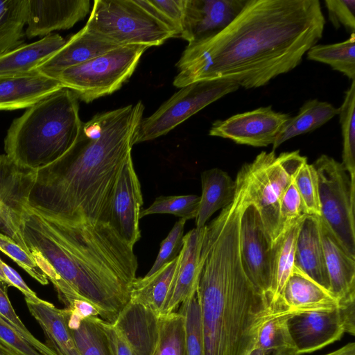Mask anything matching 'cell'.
<instances>
[{
  "label": "cell",
  "mask_w": 355,
  "mask_h": 355,
  "mask_svg": "<svg viewBox=\"0 0 355 355\" xmlns=\"http://www.w3.org/2000/svg\"><path fill=\"white\" fill-rule=\"evenodd\" d=\"M324 24L318 0H247L223 31L187 45L173 85L224 80L245 89L262 87L300 64Z\"/></svg>",
  "instance_id": "obj_1"
},
{
  "label": "cell",
  "mask_w": 355,
  "mask_h": 355,
  "mask_svg": "<svg viewBox=\"0 0 355 355\" xmlns=\"http://www.w3.org/2000/svg\"><path fill=\"white\" fill-rule=\"evenodd\" d=\"M144 111L138 101L83 122L72 147L36 171L28 207L61 222L108 223L112 189L131 154Z\"/></svg>",
  "instance_id": "obj_2"
},
{
  "label": "cell",
  "mask_w": 355,
  "mask_h": 355,
  "mask_svg": "<svg viewBox=\"0 0 355 355\" xmlns=\"http://www.w3.org/2000/svg\"><path fill=\"white\" fill-rule=\"evenodd\" d=\"M23 239L48 279L58 276L112 323L130 300L137 260L107 223H64L28 207Z\"/></svg>",
  "instance_id": "obj_3"
},
{
  "label": "cell",
  "mask_w": 355,
  "mask_h": 355,
  "mask_svg": "<svg viewBox=\"0 0 355 355\" xmlns=\"http://www.w3.org/2000/svg\"><path fill=\"white\" fill-rule=\"evenodd\" d=\"M243 208L232 203L205 227L198 300L205 355H248L273 312L245 273L240 255Z\"/></svg>",
  "instance_id": "obj_4"
},
{
  "label": "cell",
  "mask_w": 355,
  "mask_h": 355,
  "mask_svg": "<svg viewBox=\"0 0 355 355\" xmlns=\"http://www.w3.org/2000/svg\"><path fill=\"white\" fill-rule=\"evenodd\" d=\"M82 123L78 98L63 87L13 120L4 139L6 155L21 166L37 171L72 147Z\"/></svg>",
  "instance_id": "obj_5"
},
{
  "label": "cell",
  "mask_w": 355,
  "mask_h": 355,
  "mask_svg": "<svg viewBox=\"0 0 355 355\" xmlns=\"http://www.w3.org/2000/svg\"><path fill=\"white\" fill-rule=\"evenodd\" d=\"M307 162L299 150L276 155L275 151L259 153L240 169L245 198L255 206L272 243L280 234L281 197L300 168Z\"/></svg>",
  "instance_id": "obj_6"
},
{
  "label": "cell",
  "mask_w": 355,
  "mask_h": 355,
  "mask_svg": "<svg viewBox=\"0 0 355 355\" xmlns=\"http://www.w3.org/2000/svg\"><path fill=\"white\" fill-rule=\"evenodd\" d=\"M84 28L116 46H159L174 33L136 0H96Z\"/></svg>",
  "instance_id": "obj_7"
},
{
  "label": "cell",
  "mask_w": 355,
  "mask_h": 355,
  "mask_svg": "<svg viewBox=\"0 0 355 355\" xmlns=\"http://www.w3.org/2000/svg\"><path fill=\"white\" fill-rule=\"evenodd\" d=\"M146 46H119L68 68L54 78L78 100L90 103L121 87L132 75Z\"/></svg>",
  "instance_id": "obj_8"
},
{
  "label": "cell",
  "mask_w": 355,
  "mask_h": 355,
  "mask_svg": "<svg viewBox=\"0 0 355 355\" xmlns=\"http://www.w3.org/2000/svg\"><path fill=\"white\" fill-rule=\"evenodd\" d=\"M320 216L344 250L355 259V182L341 162L322 155L313 164Z\"/></svg>",
  "instance_id": "obj_9"
},
{
  "label": "cell",
  "mask_w": 355,
  "mask_h": 355,
  "mask_svg": "<svg viewBox=\"0 0 355 355\" xmlns=\"http://www.w3.org/2000/svg\"><path fill=\"white\" fill-rule=\"evenodd\" d=\"M239 88L224 80H203L180 88L153 114L142 119L133 145L166 135L209 104Z\"/></svg>",
  "instance_id": "obj_10"
},
{
  "label": "cell",
  "mask_w": 355,
  "mask_h": 355,
  "mask_svg": "<svg viewBox=\"0 0 355 355\" xmlns=\"http://www.w3.org/2000/svg\"><path fill=\"white\" fill-rule=\"evenodd\" d=\"M36 171L21 166L6 154L0 155V234L30 254L21 227Z\"/></svg>",
  "instance_id": "obj_11"
},
{
  "label": "cell",
  "mask_w": 355,
  "mask_h": 355,
  "mask_svg": "<svg viewBox=\"0 0 355 355\" xmlns=\"http://www.w3.org/2000/svg\"><path fill=\"white\" fill-rule=\"evenodd\" d=\"M239 238L244 270L268 300L272 286V241L258 210L248 201L240 218Z\"/></svg>",
  "instance_id": "obj_12"
},
{
  "label": "cell",
  "mask_w": 355,
  "mask_h": 355,
  "mask_svg": "<svg viewBox=\"0 0 355 355\" xmlns=\"http://www.w3.org/2000/svg\"><path fill=\"white\" fill-rule=\"evenodd\" d=\"M290 117L288 114L275 111L271 106L259 107L214 121L209 135L228 139L238 144L268 146L274 144Z\"/></svg>",
  "instance_id": "obj_13"
},
{
  "label": "cell",
  "mask_w": 355,
  "mask_h": 355,
  "mask_svg": "<svg viewBox=\"0 0 355 355\" xmlns=\"http://www.w3.org/2000/svg\"><path fill=\"white\" fill-rule=\"evenodd\" d=\"M142 204L141 185L130 154L118 173L112 189L107 223L132 247L141 238L139 221Z\"/></svg>",
  "instance_id": "obj_14"
},
{
  "label": "cell",
  "mask_w": 355,
  "mask_h": 355,
  "mask_svg": "<svg viewBox=\"0 0 355 355\" xmlns=\"http://www.w3.org/2000/svg\"><path fill=\"white\" fill-rule=\"evenodd\" d=\"M247 0H185L180 37L193 44L223 31Z\"/></svg>",
  "instance_id": "obj_15"
},
{
  "label": "cell",
  "mask_w": 355,
  "mask_h": 355,
  "mask_svg": "<svg viewBox=\"0 0 355 355\" xmlns=\"http://www.w3.org/2000/svg\"><path fill=\"white\" fill-rule=\"evenodd\" d=\"M288 327L297 355L321 349L345 333L338 307L291 315Z\"/></svg>",
  "instance_id": "obj_16"
},
{
  "label": "cell",
  "mask_w": 355,
  "mask_h": 355,
  "mask_svg": "<svg viewBox=\"0 0 355 355\" xmlns=\"http://www.w3.org/2000/svg\"><path fill=\"white\" fill-rule=\"evenodd\" d=\"M25 35L46 36L54 31L73 27L87 15L89 0H27Z\"/></svg>",
  "instance_id": "obj_17"
},
{
  "label": "cell",
  "mask_w": 355,
  "mask_h": 355,
  "mask_svg": "<svg viewBox=\"0 0 355 355\" xmlns=\"http://www.w3.org/2000/svg\"><path fill=\"white\" fill-rule=\"evenodd\" d=\"M159 314L130 300L112 324L133 355H153L159 339Z\"/></svg>",
  "instance_id": "obj_18"
},
{
  "label": "cell",
  "mask_w": 355,
  "mask_h": 355,
  "mask_svg": "<svg viewBox=\"0 0 355 355\" xmlns=\"http://www.w3.org/2000/svg\"><path fill=\"white\" fill-rule=\"evenodd\" d=\"M205 227H196L183 236L175 281L162 315L175 311L183 302L196 294L202 270L200 255Z\"/></svg>",
  "instance_id": "obj_19"
},
{
  "label": "cell",
  "mask_w": 355,
  "mask_h": 355,
  "mask_svg": "<svg viewBox=\"0 0 355 355\" xmlns=\"http://www.w3.org/2000/svg\"><path fill=\"white\" fill-rule=\"evenodd\" d=\"M63 88L60 83L37 70L0 77V110L28 108Z\"/></svg>",
  "instance_id": "obj_20"
},
{
  "label": "cell",
  "mask_w": 355,
  "mask_h": 355,
  "mask_svg": "<svg viewBox=\"0 0 355 355\" xmlns=\"http://www.w3.org/2000/svg\"><path fill=\"white\" fill-rule=\"evenodd\" d=\"M119 46L88 32L83 27L35 70L54 78L68 68L85 62Z\"/></svg>",
  "instance_id": "obj_21"
},
{
  "label": "cell",
  "mask_w": 355,
  "mask_h": 355,
  "mask_svg": "<svg viewBox=\"0 0 355 355\" xmlns=\"http://www.w3.org/2000/svg\"><path fill=\"white\" fill-rule=\"evenodd\" d=\"M318 218L329 291L338 300V305L355 300V259L344 250L329 229Z\"/></svg>",
  "instance_id": "obj_22"
},
{
  "label": "cell",
  "mask_w": 355,
  "mask_h": 355,
  "mask_svg": "<svg viewBox=\"0 0 355 355\" xmlns=\"http://www.w3.org/2000/svg\"><path fill=\"white\" fill-rule=\"evenodd\" d=\"M294 267L329 291L318 216L307 215L301 223L295 245Z\"/></svg>",
  "instance_id": "obj_23"
},
{
  "label": "cell",
  "mask_w": 355,
  "mask_h": 355,
  "mask_svg": "<svg viewBox=\"0 0 355 355\" xmlns=\"http://www.w3.org/2000/svg\"><path fill=\"white\" fill-rule=\"evenodd\" d=\"M284 311L291 315L338 307V301L328 290L293 267L282 294Z\"/></svg>",
  "instance_id": "obj_24"
},
{
  "label": "cell",
  "mask_w": 355,
  "mask_h": 355,
  "mask_svg": "<svg viewBox=\"0 0 355 355\" xmlns=\"http://www.w3.org/2000/svg\"><path fill=\"white\" fill-rule=\"evenodd\" d=\"M25 301L29 312L43 331L46 345L57 355H80L68 325L65 309H60L39 297Z\"/></svg>",
  "instance_id": "obj_25"
},
{
  "label": "cell",
  "mask_w": 355,
  "mask_h": 355,
  "mask_svg": "<svg viewBox=\"0 0 355 355\" xmlns=\"http://www.w3.org/2000/svg\"><path fill=\"white\" fill-rule=\"evenodd\" d=\"M302 221L280 234L272 243V286L268 302L273 313L284 311L282 294L293 270L296 241Z\"/></svg>",
  "instance_id": "obj_26"
},
{
  "label": "cell",
  "mask_w": 355,
  "mask_h": 355,
  "mask_svg": "<svg viewBox=\"0 0 355 355\" xmlns=\"http://www.w3.org/2000/svg\"><path fill=\"white\" fill-rule=\"evenodd\" d=\"M179 261L180 254L155 272L136 277L130 286V300L142 304L161 315L173 286Z\"/></svg>",
  "instance_id": "obj_27"
},
{
  "label": "cell",
  "mask_w": 355,
  "mask_h": 355,
  "mask_svg": "<svg viewBox=\"0 0 355 355\" xmlns=\"http://www.w3.org/2000/svg\"><path fill=\"white\" fill-rule=\"evenodd\" d=\"M65 42L60 35L50 34L0 55V77L35 70Z\"/></svg>",
  "instance_id": "obj_28"
},
{
  "label": "cell",
  "mask_w": 355,
  "mask_h": 355,
  "mask_svg": "<svg viewBox=\"0 0 355 355\" xmlns=\"http://www.w3.org/2000/svg\"><path fill=\"white\" fill-rule=\"evenodd\" d=\"M202 194L197 217L196 228H202L218 210L224 209L234 200L236 182L224 171L214 168L201 173Z\"/></svg>",
  "instance_id": "obj_29"
},
{
  "label": "cell",
  "mask_w": 355,
  "mask_h": 355,
  "mask_svg": "<svg viewBox=\"0 0 355 355\" xmlns=\"http://www.w3.org/2000/svg\"><path fill=\"white\" fill-rule=\"evenodd\" d=\"M337 114L338 108L329 103L318 99L306 101L297 114L287 121L272 144V151L293 137L316 130Z\"/></svg>",
  "instance_id": "obj_30"
},
{
  "label": "cell",
  "mask_w": 355,
  "mask_h": 355,
  "mask_svg": "<svg viewBox=\"0 0 355 355\" xmlns=\"http://www.w3.org/2000/svg\"><path fill=\"white\" fill-rule=\"evenodd\" d=\"M68 325L80 355H113L102 318L92 316L81 318L66 309Z\"/></svg>",
  "instance_id": "obj_31"
},
{
  "label": "cell",
  "mask_w": 355,
  "mask_h": 355,
  "mask_svg": "<svg viewBox=\"0 0 355 355\" xmlns=\"http://www.w3.org/2000/svg\"><path fill=\"white\" fill-rule=\"evenodd\" d=\"M27 0H0V55L24 44Z\"/></svg>",
  "instance_id": "obj_32"
},
{
  "label": "cell",
  "mask_w": 355,
  "mask_h": 355,
  "mask_svg": "<svg viewBox=\"0 0 355 355\" xmlns=\"http://www.w3.org/2000/svg\"><path fill=\"white\" fill-rule=\"evenodd\" d=\"M291 315L286 311L269 315L257 331L254 348L260 349L267 354L288 352L297 355L288 327Z\"/></svg>",
  "instance_id": "obj_33"
},
{
  "label": "cell",
  "mask_w": 355,
  "mask_h": 355,
  "mask_svg": "<svg viewBox=\"0 0 355 355\" xmlns=\"http://www.w3.org/2000/svg\"><path fill=\"white\" fill-rule=\"evenodd\" d=\"M307 58L327 64L352 80H355V33L341 42L313 46L307 51Z\"/></svg>",
  "instance_id": "obj_34"
},
{
  "label": "cell",
  "mask_w": 355,
  "mask_h": 355,
  "mask_svg": "<svg viewBox=\"0 0 355 355\" xmlns=\"http://www.w3.org/2000/svg\"><path fill=\"white\" fill-rule=\"evenodd\" d=\"M343 136V165L355 182V80L345 92L338 108Z\"/></svg>",
  "instance_id": "obj_35"
},
{
  "label": "cell",
  "mask_w": 355,
  "mask_h": 355,
  "mask_svg": "<svg viewBox=\"0 0 355 355\" xmlns=\"http://www.w3.org/2000/svg\"><path fill=\"white\" fill-rule=\"evenodd\" d=\"M153 355H187L184 318L179 311L160 315L159 339Z\"/></svg>",
  "instance_id": "obj_36"
},
{
  "label": "cell",
  "mask_w": 355,
  "mask_h": 355,
  "mask_svg": "<svg viewBox=\"0 0 355 355\" xmlns=\"http://www.w3.org/2000/svg\"><path fill=\"white\" fill-rule=\"evenodd\" d=\"M179 312L184 318L187 355H205L200 309L196 294L181 304Z\"/></svg>",
  "instance_id": "obj_37"
},
{
  "label": "cell",
  "mask_w": 355,
  "mask_h": 355,
  "mask_svg": "<svg viewBox=\"0 0 355 355\" xmlns=\"http://www.w3.org/2000/svg\"><path fill=\"white\" fill-rule=\"evenodd\" d=\"M200 196L196 195L159 196L146 209L141 211L140 218L155 214H169L180 218H196Z\"/></svg>",
  "instance_id": "obj_38"
},
{
  "label": "cell",
  "mask_w": 355,
  "mask_h": 355,
  "mask_svg": "<svg viewBox=\"0 0 355 355\" xmlns=\"http://www.w3.org/2000/svg\"><path fill=\"white\" fill-rule=\"evenodd\" d=\"M157 19L180 37L184 17L185 0H136Z\"/></svg>",
  "instance_id": "obj_39"
},
{
  "label": "cell",
  "mask_w": 355,
  "mask_h": 355,
  "mask_svg": "<svg viewBox=\"0 0 355 355\" xmlns=\"http://www.w3.org/2000/svg\"><path fill=\"white\" fill-rule=\"evenodd\" d=\"M307 215H309L307 209L293 180L280 199V234L302 221Z\"/></svg>",
  "instance_id": "obj_40"
},
{
  "label": "cell",
  "mask_w": 355,
  "mask_h": 355,
  "mask_svg": "<svg viewBox=\"0 0 355 355\" xmlns=\"http://www.w3.org/2000/svg\"><path fill=\"white\" fill-rule=\"evenodd\" d=\"M293 180L309 214L320 216L318 175L313 164L305 162L295 174Z\"/></svg>",
  "instance_id": "obj_41"
},
{
  "label": "cell",
  "mask_w": 355,
  "mask_h": 355,
  "mask_svg": "<svg viewBox=\"0 0 355 355\" xmlns=\"http://www.w3.org/2000/svg\"><path fill=\"white\" fill-rule=\"evenodd\" d=\"M0 251L15 261L40 284H48L49 279L46 274L36 263L33 256L27 253L10 237L1 234H0Z\"/></svg>",
  "instance_id": "obj_42"
},
{
  "label": "cell",
  "mask_w": 355,
  "mask_h": 355,
  "mask_svg": "<svg viewBox=\"0 0 355 355\" xmlns=\"http://www.w3.org/2000/svg\"><path fill=\"white\" fill-rule=\"evenodd\" d=\"M186 220L180 218L173 225L167 236L162 241L156 259L146 275H150L164 265L174 260L183 245L184 228Z\"/></svg>",
  "instance_id": "obj_43"
},
{
  "label": "cell",
  "mask_w": 355,
  "mask_h": 355,
  "mask_svg": "<svg viewBox=\"0 0 355 355\" xmlns=\"http://www.w3.org/2000/svg\"><path fill=\"white\" fill-rule=\"evenodd\" d=\"M0 344L19 355H43L31 341L1 316Z\"/></svg>",
  "instance_id": "obj_44"
},
{
  "label": "cell",
  "mask_w": 355,
  "mask_h": 355,
  "mask_svg": "<svg viewBox=\"0 0 355 355\" xmlns=\"http://www.w3.org/2000/svg\"><path fill=\"white\" fill-rule=\"evenodd\" d=\"M324 4L335 28L343 26L351 33H355V0H326Z\"/></svg>",
  "instance_id": "obj_45"
},
{
  "label": "cell",
  "mask_w": 355,
  "mask_h": 355,
  "mask_svg": "<svg viewBox=\"0 0 355 355\" xmlns=\"http://www.w3.org/2000/svg\"><path fill=\"white\" fill-rule=\"evenodd\" d=\"M0 281L8 287L11 286L17 288L22 293L25 299L35 300L38 298L36 293L28 287L20 275L1 259Z\"/></svg>",
  "instance_id": "obj_46"
},
{
  "label": "cell",
  "mask_w": 355,
  "mask_h": 355,
  "mask_svg": "<svg viewBox=\"0 0 355 355\" xmlns=\"http://www.w3.org/2000/svg\"><path fill=\"white\" fill-rule=\"evenodd\" d=\"M101 324L108 338L113 355H133L123 337L112 323L102 319Z\"/></svg>",
  "instance_id": "obj_47"
},
{
  "label": "cell",
  "mask_w": 355,
  "mask_h": 355,
  "mask_svg": "<svg viewBox=\"0 0 355 355\" xmlns=\"http://www.w3.org/2000/svg\"><path fill=\"white\" fill-rule=\"evenodd\" d=\"M345 333L355 335V300L338 305Z\"/></svg>",
  "instance_id": "obj_48"
},
{
  "label": "cell",
  "mask_w": 355,
  "mask_h": 355,
  "mask_svg": "<svg viewBox=\"0 0 355 355\" xmlns=\"http://www.w3.org/2000/svg\"><path fill=\"white\" fill-rule=\"evenodd\" d=\"M324 355H355V343L352 342Z\"/></svg>",
  "instance_id": "obj_49"
},
{
  "label": "cell",
  "mask_w": 355,
  "mask_h": 355,
  "mask_svg": "<svg viewBox=\"0 0 355 355\" xmlns=\"http://www.w3.org/2000/svg\"><path fill=\"white\" fill-rule=\"evenodd\" d=\"M0 355H19L0 344Z\"/></svg>",
  "instance_id": "obj_50"
},
{
  "label": "cell",
  "mask_w": 355,
  "mask_h": 355,
  "mask_svg": "<svg viewBox=\"0 0 355 355\" xmlns=\"http://www.w3.org/2000/svg\"><path fill=\"white\" fill-rule=\"evenodd\" d=\"M248 355H268L263 350L258 349V348H254Z\"/></svg>",
  "instance_id": "obj_51"
},
{
  "label": "cell",
  "mask_w": 355,
  "mask_h": 355,
  "mask_svg": "<svg viewBox=\"0 0 355 355\" xmlns=\"http://www.w3.org/2000/svg\"><path fill=\"white\" fill-rule=\"evenodd\" d=\"M272 355H294L293 354L288 352H275L272 353Z\"/></svg>",
  "instance_id": "obj_52"
}]
</instances>
